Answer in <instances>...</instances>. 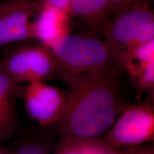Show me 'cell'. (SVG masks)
<instances>
[{"mask_svg":"<svg viewBox=\"0 0 154 154\" xmlns=\"http://www.w3.org/2000/svg\"><path fill=\"white\" fill-rule=\"evenodd\" d=\"M47 47L57 63L59 76L120 69L118 59L105 38L70 33Z\"/></svg>","mask_w":154,"mask_h":154,"instance_id":"2","label":"cell"},{"mask_svg":"<svg viewBox=\"0 0 154 154\" xmlns=\"http://www.w3.org/2000/svg\"><path fill=\"white\" fill-rule=\"evenodd\" d=\"M71 15L62 9L43 2L37 18L33 22L34 39L48 47L57 38L70 34Z\"/></svg>","mask_w":154,"mask_h":154,"instance_id":"9","label":"cell"},{"mask_svg":"<svg viewBox=\"0 0 154 154\" xmlns=\"http://www.w3.org/2000/svg\"><path fill=\"white\" fill-rule=\"evenodd\" d=\"M107 2L111 10V14H114L116 18L129 9L138 0H107Z\"/></svg>","mask_w":154,"mask_h":154,"instance_id":"13","label":"cell"},{"mask_svg":"<svg viewBox=\"0 0 154 154\" xmlns=\"http://www.w3.org/2000/svg\"><path fill=\"white\" fill-rule=\"evenodd\" d=\"M105 40L115 53L119 68L123 58L140 44L154 39V13L149 0L134 3L111 22Z\"/></svg>","mask_w":154,"mask_h":154,"instance_id":"3","label":"cell"},{"mask_svg":"<svg viewBox=\"0 0 154 154\" xmlns=\"http://www.w3.org/2000/svg\"><path fill=\"white\" fill-rule=\"evenodd\" d=\"M138 1H140V0H138Z\"/></svg>","mask_w":154,"mask_h":154,"instance_id":"18","label":"cell"},{"mask_svg":"<svg viewBox=\"0 0 154 154\" xmlns=\"http://www.w3.org/2000/svg\"><path fill=\"white\" fill-rule=\"evenodd\" d=\"M24 106L31 118L42 126L54 125L62 114L66 93L44 82L26 84L22 90Z\"/></svg>","mask_w":154,"mask_h":154,"instance_id":"7","label":"cell"},{"mask_svg":"<svg viewBox=\"0 0 154 154\" xmlns=\"http://www.w3.org/2000/svg\"><path fill=\"white\" fill-rule=\"evenodd\" d=\"M49 131H42L24 138L9 154H51L55 146L53 134Z\"/></svg>","mask_w":154,"mask_h":154,"instance_id":"12","label":"cell"},{"mask_svg":"<svg viewBox=\"0 0 154 154\" xmlns=\"http://www.w3.org/2000/svg\"><path fill=\"white\" fill-rule=\"evenodd\" d=\"M42 1L43 2L62 9L69 13V6H70L71 0H42Z\"/></svg>","mask_w":154,"mask_h":154,"instance_id":"15","label":"cell"},{"mask_svg":"<svg viewBox=\"0 0 154 154\" xmlns=\"http://www.w3.org/2000/svg\"><path fill=\"white\" fill-rule=\"evenodd\" d=\"M42 5V0H6L0 4V47L34 39L32 18Z\"/></svg>","mask_w":154,"mask_h":154,"instance_id":"6","label":"cell"},{"mask_svg":"<svg viewBox=\"0 0 154 154\" xmlns=\"http://www.w3.org/2000/svg\"><path fill=\"white\" fill-rule=\"evenodd\" d=\"M116 72L60 76L67 89L63 113L53 125L58 145L88 147L111 128L120 109Z\"/></svg>","mask_w":154,"mask_h":154,"instance_id":"1","label":"cell"},{"mask_svg":"<svg viewBox=\"0 0 154 154\" xmlns=\"http://www.w3.org/2000/svg\"><path fill=\"white\" fill-rule=\"evenodd\" d=\"M153 139V107L140 104L125 109L101 143L108 149H119L135 147Z\"/></svg>","mask_w":154,"mask_h":154,"instance_id":"5","label":"cell"},{"mask_svg":"<svg viewBox=\"0 0 154 154\" xmlns=\"http://www.w3.org/2000/svg\"><path fill=\"white\" fill-rule=\"evenodd\" d=\"M126 154H154V149L153 146H148L146 147L131 149Z\"/></svg>","mask_w":154,"mask_h":154,"instance_id":"16","label":"cell"},{"mask_svg":"<svg viewBox=\"0 0 154 154\" xmlns=\"http://www.w3.org/2000/svg\"><path fill=\"white\" fill-rule=\"evenodd\" d=\"M55 151H52L51 154H84L83 149L84 148L70 147V146H61L57 144Z\"/></svg>","mask_w":154,"mask_h":154,"instance_id":"14","label":"cell"},{"mask_svg":"<svg viewBox=\"0 0 154 154\" xmlns=\"http://www.w3.org/2000/svg\"><path fill=\"white\" fill-rule=\"evenodd\" d=\"M121 69L129 74L140 91L153 93L154 39L140 44L123 58Z\"/></svg>","mask_w":154,"mask_h":154,"instance_id":"8","label":"cell"},{"mask_svg":"<svg viewBox=\"0 0 154 154\" xmlns=\"http://www.w3.org/2000/svg\"><path fill=\"white\" fill-rule=\"evenodd\" d=\"M9 152L10 151L3 149V148L1 146V144H0V154H9Z\"/></svg>","mask_w":154,"mask_h":154,"instance_id":"17","label":"cell"},{"mask_svg":"<svg viewBox=\"0 0 154 154\" xmlns=\"http://www.w3.org/2000/svg\"><path fill=\"white\" fill-rule=\"evenodd\" d=\"M16 84L44 82L58 74V67L51 51L43 44L26 45L11 51L0 63Z\"/></svg>","mask_w":154,"mask_h":154,"instance_id":"4","label":"cell"},{"mask_svg":"<svg viewBox=\"0 0 154 154\" xmlns=\"http://www.w3.org/2000/svg\"><path fill=\"white\" fill-rule=\"evenodd\" d=\"M19 86L0 64V144L10 138L16 131L17 119L14 99Z\"/></svg>","mask_w":154,"mask_h":154,"instance_id":"10","label":"cell"},{"mask_svg":"<svg viewBox=\"0 0 154 154\" xmlns=\"http://www.w3.org/2000/svg\"><path fill=\"white\" fill-rule=\"evenodd\" d=\"M69 14L82 19L104 37L111 23L107 0H71Z\"/></svg>","mask_w":154,"mask_h":154,"instance_id":"11","label":"cell"}]
</instances>
